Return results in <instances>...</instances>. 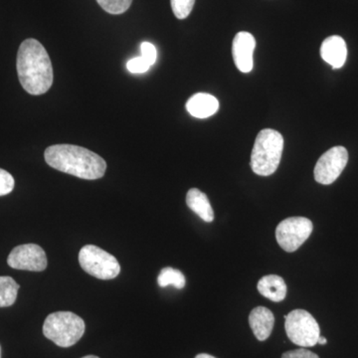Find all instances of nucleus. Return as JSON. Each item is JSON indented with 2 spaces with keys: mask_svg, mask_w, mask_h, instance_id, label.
<instances>
[{
  "mask_svg": "<svg viewBox=\"0 0 358 358\" xmlns=\"http://www.w3.org/2000/svg\"><path fill=\"white\" fill-rule=\"evenodd\" d=\"M195 358H216L214 357H212L210 355H207V353H200V355H196Z\"/></svg>",
  "mask_w": 358,
  "mask_h": 358,
  "instance_id": "25",
  "label": "nucleus"
},
{
  "mask_svg": "<svg viewBox=\"0 0 358 358\" xmlns=\"http://www.w3.org/2000/svg\"><path fill=\"white\" fill-rule=\"evenodd\" d=\"M9 267L16 270L42 272L48 265L46 253L36 244H24L15 247L7 258Z\"/></svg>",
  "mask_w": 358,
  "mask_h": 358,
  "instance_id": "9",
  "label": "nucleus"
},
{
  "mask_svg": "<svg viewBox=\"0 0 358 358\" xmlns=\"http://www.w3.org/2000/svg\"><path fill=\"white\" fill-rule=\"evenodd\" d=\"M44 157L53 169L88 180L103 178L107 169L103 157L78 145H51L45 150Z\"/></svg>",
  "mask_w": 358,
  "mask_h": 358,
  "instance_id": "2",
  "label": "nucleus"
},
{
  "mask_svg": "<svg viewBox=\"0 0 358 358\" xmlns=\"http://www.w3.org/2000/svg\"><path fill=\"white\" fill-rule=\"evenodd\" d=\"M259 293L268 300L279 303L285 300L287 296V285L280 275H268L258 282Z\"/></svg>",
  "mask_w": 358,
  "mask_h": 358,
  "instance_id": "14",
  "label": "nucleus"
},
{
  "mask_svg": "<svg viewBox=\"0 0 358 358\" xmlns=\"http://www.w3.org/2000/svg\"><path fill=\"white\" fill-rule=\"evenodd\" d=\"M255 48V37L251 33H237L233 40L232 55L238 70L242 73L251 72L254 66L253 55Z\"/></svg>",
  "mask_w": 358,
  "mask_h": 358,
  "instance_id": "10",
  "label": "nucleus"
},
{
  "mask_svg": "<svg viewBox=\"0 0 358 358\" xmlns=\"http://www.w3.org/2000/svg\"><path fill=\"white\" fill-rule=\"evenodd\" d=\"M186 204L205 222L214 220V212L208 197L197 188H192L186 194Z\"/></svg>",
  "mask_w": 358,
  "mask_h": 358,
  "instance_id": "15",
  "label": "nucleus"
},
{
  "mask_svg": "<svg viewBox=\"0 0 358 358\" xmlns=\"http://www.w3.org/2000/svg\"><path fill=\"white\" fill-rule=\"evenodd\" d=\"M348 162V152L345 148L334 147L324 152L315 164V179L320 185L334 183L345 171Z\"/></svg>",
  "mask_w": 358,
  "mask_h": 358,
  "instance_id": "8",
  "label": "nucleus"
},
{
  "mask_svg": "<svg viewBox=\"0 0 358 358\" xmlns=\"http://www.w3.org/2000/svg\"><path fill=\"white\" fill-rule=\"evenodd\" d=\"M82 358H100V357H95V355H87V357H84Z\"/></svg>",
  "mask_w": 358,
  "mask_h": 358,
  "instance_id": "26",
  "label": "nucleus"
},
{
  "mask_svg": "<svg viewBox=\"0 0 358 358\" xmlns=\"http://www.w3.org/2000/svg\"><path fill=\"white\" fill-rule=\"evenodd\" d=\"M20 285L13 278L0 277V308L10 307L17 299Z\"/></svg>",
  "mask_w": 358,
  "mask_h": 358,
  "instance_id": "16",
  "label": "nucleus"
},
{
  "mask_svg": "<svg viewBox=\"0 0 358 358\" xmlns=\"http://www.w3.org/2000/svg\"><path fill=\"white\" fill-rule=\"evenodd\" d=\"M85 329V322L79 315L71 312H57L45 320L43 334L56 345L70 348L82 338Z\"/></svg>",
  "mask_w": 358,
  "mask_h": 358,
  "instance_id": "4",
  "label": "nucleus"
},
{
  "mask_svg": "<svg viewBox=\"0 0 358 358\" xmlns=\"http://www.w3.org/2000/svg\"><path fill=\"white\" fill-rule=\"evenodd\" d=\"M282 358H320L319 355H315L310 350H305L301 348L299 350H289V352H285L282 355Z\"/></svg>",
  "mask_w": 358,
  "mask_h": 358,
  "instance_id": "23",
  "label": "nucleus"
},
{
  "mask_svg": "<svg viewBox=\"0 0 358 358\" xmlns=\"http://www.w3.org/2000/svg\"><path fill=\"white\" fill-rule=\"evenodd\" d=\"M96 2L106 13L119 15L128 10L133 0H96Z\"/></svg>",
  "mask_w": 358,
  "mask_h": 358,
  "instance_id": "18",
  "label": "nucleus"
},
{
  "mask_svg": "<svg viewBox=\"0 0 358 358\" xmlns=\"http://www.w3.org/2000/svg\"><path fill=\"white\" fill-rule=\"evenodd\" d=\"M0 358H1V348H0Z\"/></svg>",
  "mask_w": 358,
  "mask_h": 358,
  "instance_id": "27",
  "label": "nucleus"
},
{
  "mask_svg": "<svg viewBox=\"0 0 358 358\" xmlns=\"http://www.w3.org/2000/svg\"><path fill=\"white\" fill-rule=\"evenodd\" d=\"M285 329L289 341L301 348H312L320 336L319 324L310 313L305 310H294L284 315Z\"/></svg>",
  "mask_w": 358,
  "mask_h": 358,
  "instance_id": "5",
  "label": "nucleus"
},
{
  "mask_svg": "<svg viewBox=\"0 0 358 358\" xmlns=\"http://www.w3.org/2000/svg\"><path fill=\"white\" fill-rule=\"evenodd\" d=\"M173 14L178 20H185L192 13L195 0H171Z\"/></svg>",
  "mask_w": 358,
  "mask_h": 358,
  "instance_id": "19",
  "label": "nucleus"
},
{
  "mask_svg": "<svg viewBox=\"0 0 358 358\" xmlns=\"http://www.w3.org/2000/svg\"><path fill=\"white\" fill-rule=\"evenodd\" d=\"M141 57L145 59L150 66L154 65L157 58V51L154 45L150 42H143L141 44Z\"/></svg>",
  "mask_w": 358,
  "mask_h": 358,
  "instance_id": "22",
  "label": "nucleus"
},
{
  "mask_svg": "<svg viewBox=\"0 0 358 358\" xmlns=\"http://www.w3.org/2000/svg\"><path fill=\"white\" fill-rule=\"evenodd\" d=\"M313 222L306 217H289L282 220L275 229L277 242L282 250L293 253L307 241L313 232Z\"/></svg>",
  "mask_w": 358,
  "mask_h": 358,
  "instance_id": "7",
  "label": "nucleus"
},
{
  "mask_svg": "<svg viewBox=\"0 0 358 358\" xmlns=\"http://www.w3.org/2000/svg\"><path fill=\"white\" fill-rule=\"evenodd\" d=\"M15 181L8 171L0 169V196L9 194L13 192Z\"/></svg>",
  "mask_w": 358,
  "mask_h": 358,
  "instance_id": "20",
  "label": "nucleus"
},
{
  "mask_svg": "<svg viewBox=\"0 0 358 358\" xmlns=\"http://www.w3.org/2000/svg\"><path fill=\"white\" fill-rule=\"evenodd\" d=\"M152 67L147 61L143 57H136L131 59L127 64V68L131 73H136V74H141V73H145L150 68Z\"/></svg>",
  "mask_w": 358,
  "mask_h": 358,
  "instance_id": "21",
  "label": "nucleus"
},
{
  "mask_svg": "<svg viewBox=\"0 0 358 358\" xmlns=\"http://www.w3.org/2000/svg\"><path fill=\"white\" fill-rule=\"evenodd\" d=\"M249 324L258 341H266L274 327V315L267 308L257 307L250 313Z\"/></svg>",
  "mask_w": 358,
  "mask_h": 358,
  "instance_id": "12",
  "label": "nucleus"
},
{
  "mask_svg": "<svg viewBox=\"0 0 358 358\" xmlns=\"http://www.w3.org/2000/svg\"><path fill=\"white\" fill-rule=\"evenodd\" d=\"M320 56L333 69H341L348 57L345 39L338 35L327 37L320 46Z\"/></svg>",
  "mask_w": 358,
  "mask_h": 358,
  "instance_id": "11",
  "label": "nucleus"
},
{
  "mask_svg": "<svg viewBox=\"0 0 358 358\" xmlns=\"http://www.w3.org/2000/svg\"><path fill=\"white\" fill-rule=\"evenodd\" d=\"M16 68L21 86L30 95H43L51 88L54 75L50 57L36 39H26L21 43Z\"/></svg>",
  "mask_w": 358,
  "mask_h": 358,
  "instance_id": "1",
  "label": "nucleus"
},
{
  "mask_svg": "<svg viewBox=\"0 0 358 358\" xmlns=\"http://www.w3.org/2000/svg\"><path fill=\"white\" fill-rule=\"evenodd\" d=\"M79 263L85 272L96 279H115L121 273L117 259L95 245H86L81 249Z\"/></svg>",
  "mask_w": 358,
  "mask_h": 358,
  "instance_id": "6",
  "label": "nucleus"
},
{
  "mask_svg": "<svg viewBox=\"0 0 358 358\" xmlns=\"http://www.w3.org/2000/svg\"><path fill=\"white\" fill-rule=\"evenodd\" d=\"M317 343L320 345H327V341L326 338H324V336H320L319 338V341H317Z\"/></svg>",
  "mask_w": 358,
  "mask_h": 358,
  "instance_id": "24",
  "label": "nucleus"
},
{
  "mask_svg": "<svg viewBox=\"0 0 358 358\" xmlns=\"http://www.w3.org/2000/svg\"><path fill=\"white\" fill-rule=\"evenodd\" d=\"M157 282L162 288L166 287L173 286L176 289H181L185 286V277L182 273L176 268L166 267L164 268L160 272Z\"/></svg>",
  "mask_w": 358,
  "mask_h": 358,
  "instance_id": "17",
  "label": "nucleus"
},
{
  "mask_svg": "<svg viewBox=\"0 0 358 358\" xmlns=\"http://www.w3.org/2000/svg\"><path fill=\"white\" fill-rule=\"evenodd\" d=\"M284 138L275 129H265L257 136L251 155V169L260 176H272L281 162Z\"/></svg>",
  "mask_w": 358,
  "mask_h": 358,
  "instance_id": "3",
  "label": "nucleus"
},
{
  "mask_svg": "<svg viewBox=\"0 0 358 358\" xmlns=\"http://www.w3.org/2000/svg\"><path fill=\"white\" fill-rule=\"evenodd\" d=\"M218 109V100L210 94H195L186 103L187 112L197 119H207L215 115Z\"/></svg>",
  "mask_w": 358,
  "mask_h": 358,
  "instance_id": "13",
  "label": "nucleus"
}]
</instances>
